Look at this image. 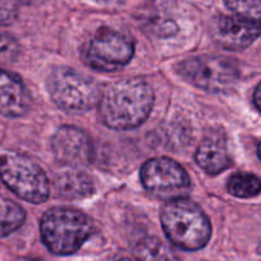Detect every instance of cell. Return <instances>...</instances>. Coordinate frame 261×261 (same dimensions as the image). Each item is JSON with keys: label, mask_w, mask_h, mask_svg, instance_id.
<instances>
[{"label": "cell", "mask_w": 261, "mask_h": 261, "mask_svg": "<svg viewBox=\"0 0 261 261\" xmlns=\"http://www.w3.org/2000/svg\"><path fill=\"white\" fill-rule=\"evenodd\" d=\"M19 54V44L12 35L0 31V65L16 62Z\"/></svg>", "instance_id": "obj_18"}, {"label": "cell", "mask_w": 261, "mask_h": 261, "mask_svg": "<svg viewBox=\"0 0 261 261\" xmlns=\"http://www.w3.org/2000/svg\"><path fill=\"white\" fill-rule=\"evenodd\" d=\"M253 102H255L256 108L261 112V82L256 87L255 92H253Z\"/></svg>", "instance_id": "obj_20"}, {"label": "cell", "mask_w": 261, "mask_h": 261, "mask_svg": "<svg viewBox=\"0 0 261 261\" xmlns=\"http://www.w3.org/2000/svg\"><path fill=\"white\" fill-rule=\"evenodd\" d=\"M54 187L58 195L69 200L85 199L95 191L92 178L87 173L72 167L55 174Z\"/></svg>", "instance_id": "obj_13"}, {"label": "cell", "mask_w": 261, "mask_h": 261, "mask_svg": "<svg viewBox=\"0 0 261 261\" xmlns=\"http://www.w3.org/2000/svg\"><path fill=\"white\" fill-rule=\"evenodd\" d=\"M224 3L237 16L261 21V0H224Z\"/></svg>", "instance_id": "obj_17"}, {"label": "cell", "mask_w": 261, "mask_h": 261, "mask_svg": "<svg viewBox=\"0 0 261 261\" xmlns=\"http://www.w3.org/2000/svg\"><path fill=\"white\" fill-rule=\"evenodd\" d=\"M228 191L240 199H250L261 192V179L251 173H236L229 178Z\"/></svg>", "instance_id": "obj_16"}, {"label": "cell", "mask_w": 261, "mask_h": 261, "mask_svg": "<svg viewBox=\"0 0 261 261\" xmlns=\"http://www.w3.org/2000/svg\"><path fill=\"white\" fill-rule=\"evenodd\" d=\"M154 105L151 86L142 80H123L101 92L99 115L113 129H132L149 118Z\"/></svg>", "instance_id": "obj_1"}, {"label": "cell", "mask_w": 261, "mask_h": 261, "mask_svg": "<svg viewBox=\"0 0 261 261\" xmlns=\"http://www.w3.org/2000/svg\"><path fill=\"white\" fill-rule=\"evenodd\" d=\"M42 242L55 255H72L94 233V224L85 213L72 207H53L41 218Z\"/></svg>", "instance_id": "obj_3"}, {"label": "cell", "mask_w": 261, "mask_h": 261, "mask_svg": "<svg viewBox=\"0 0 261 261\" xmlns=\"http://www.w3.org/2000/svg\"><path fill=\"white\" fill-rule=\"evenodd\" d=\"M139 261H178L174 251L158 237H145L134 248Z\"/></svg>", "instance_id": "obj_14"}, {"label": "cell", "mask_w": 261, "mask_h": 261, "mask_svg": "<svg viewBox=\"0 0 261 261\" xmlns=\"http://www.w3.org/2000/svg\"><path fill=\"white\" fill-rule=\"evenodd\" d=\"M18 16L14 0H0V26L13 23Z\"/></svg>", "instance_id": "obj_19"}, {"label": "cell", "mask_w": 261, "mask_h": 261, "mask_svg": "<svg viewBox=\"0 0 261 261\" xmlns=\"http://www.w3.org/2000/svg\"><path fill=\"white\" fill-rule=\"evenodd\" d=\"M26 219V213L19 205L0 196V237L18 229Z\"/></svg>", "instance_id": "obj_15"}, {"label": "cell", "mask_w": 261, "mask_h": 261, "mask_svg": "<svg viewBox=\"0 0 261 261\" xmlns=\"http://www.w3.org/2000/svg\"><path fill=\"white\" fill-rule=\"evenodd\" d=\"M141 182L147 191L164 199L182 197L190 190L191 180L187 172L169 158H154L142 165Z\"/></svg>", "instance_id": "obj_8"}, {"label": "cell", "mask_w": 261, "mask_h": 261, "mask_svg": "<svg viewBox=\"0 0 261 261\" xmlns=\"http://www.w3.org/2000/svg\"><path fill=\"white\" fill-rule=\"evenodd\" d=\"M261 36V21L234 16H222L213 29L218 45L227 50H242Z\"/></svg>", "instance_id": "obj_10"}, {"label": "cell", "mask_w": 261, "mask_h": 261, "mask_svg": "<svg viewBox=\"0 0 261 261\" xmlns=\"http://www.w3.org/2000/svg\"><path fill=\"white\" fill-rule=\"evenodd\" d=\"M160 219L170 242L183 250H200L212 237L209 218L199 205L185 197L168 200L162 209Z\"/></svg>", "instance_id": "obj_2"}, {"label": "cell", "mask_w": 261, "mask_h": 261, "mask_svg": "<svg viewBox=\"0 0 261 261\" xmlns=\"http://www.w3.org/2000/svg\"><path fill=\"white\" fill-rule=\"evenodd\" d=\"M30 96L21 80L11 72L0 69V114L17 118L27 112Z\"/></svg>", "instance_id": "obj_11"}, {"label": "cell", "mask_w": 261, "mask_h": 261, "mask_svg": "<svg viewBox=\"0 0 261 261\" xmlns=\"http://www.w3.org/2000/svg\"><path fill=\"white\" fill-rule=\"evenodd\" d=\"M118 261H130V260H128V258H120V260H118Z\"/></svg>", "instance_id": "obj_23"}, {"label": "cell", "mask_w": 261, "mask_h": 261, "mask_svg": "<svg viewBox=\"0 0 261 261\" xmlns=\"http://www.w3.org/2000/svg\"><path fill=\"white\" fill-rule=\"evenodd\" d=\"M53 101L67 112H85L99 104L101 91L96 82L72 68H57L47 80Z\"/></svg>", "instance_id": "obj_5"}, {"label": "cell", "mask_w": 261, "mask_h": 261, "mask_svg": "<svg viewBox=\"0 0 261 261\" xmlns=\"http://www.w3.org/2000/svg\"><path fill=\"white\" fill-rule=\"evenodd\" d=\"M178 73L193 86L209 92H223L233 87L237 68L229 58L200 55L178 65Z\"/></svg>", "instance_id": "obj_6"}, {"label": "cell", "mask_w": 261, "mask_h": 261, "mask_svg": "<svg viewBox=\"0 0 261 261\" xmlns=\"http://www.w3.org/2000/svg\"><path fill=\"white\" fill-rule=\"evenodd\" d=\"M196 162L209 174H219L232 164L225 141L217 136L206 137L200 144L196 151Z\"/></svg>", "instance_id": "obj_12"}, {"label": "cell", "mask_w": 261, "mask_h": 261, "mask_svg": "<svg viewBox=\"0 0 261 261\" xmlns=\"http://www.w3.org/2000/svg\"><path fill=\"white\" fill-rule=\"evenodd\" d=\"M16 2H19V3L22 4H29V6H32V4L42 3L44 0H16Z\"/></svg>", "instance_id": "obj_21"}, {"label": "cell", "mask_w": 261, "mask_h": 261, "mask_svg": "<svg viewBox=\"0 0 261 261\" xmlns=\"http://www.w3.org/2000/svg\"><path fill=\"white\" fill-rule=\"evenodd\" d=\"M53 152L63 164L72 168L91 163L94 155L92 142L87 134L73 125H63L51 140Z\"/></svg>", "instance_id": "obj_9"}, {"label": "cell", "mask_w": 261, "mask_h": 261, "mask_svg": "<svg viewBox=\"0 0 261 261\" xmlns=\"http://www.w3.org/2000/svg\"><path fill=\"white\" fill-rule=\"evenodd\" d=\"M257 155H258V158H260V160H261V142L258 144V147H257Z\"/></svg>", "instance_id": "obj_22"}, {"label": "cell", "mask_w": 261, "mask_h": 261, "mask_svg": "<svg viewBox=\"0 0 261 261\" xmlns=\"http://www.w3.org/2000/svg\"><path fill=\"white\" fill-rule=\"evenodd\" d=\"M134 53V42L127 35L102 27L85 45L82 57L96 71L114 72L127 65Z\"/></svg>", "instance_id": "obj_7"}, {"label": "cell", "mask_w": 261, "mask_h": 261, "mask_svg": "<svg viewBox=\"0 0 261 261\" xmlns=\"http://www.w3.org/2000/svg\"><path fill=\"white\" fill-rule=\"evenodd\" d=\"M0 179L22 200L42 204L50 195L49 179L39 164L29 156L8 152L0 156Z\"/></svg>", "instance_id": "obj_4"}]
</instances>
